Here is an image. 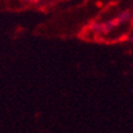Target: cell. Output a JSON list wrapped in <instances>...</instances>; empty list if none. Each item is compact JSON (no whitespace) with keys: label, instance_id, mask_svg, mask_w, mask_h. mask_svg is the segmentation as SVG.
I'll return each instance as SVG.
<instances>
[{"label":"cell","instance_id":"2","mask_svg":"<svg viewBox=\"0 0 133 133\" xmlns=\"http://www.w3.org/2000/svg\"><path fill=\"white\" fill-rule=\"evenodd\" d=\"M29 3H37V0H28Z\"/></svg>","mask_w":133,"mask_h":133},{"label":"cell","instance_id":"3","mask_svg":"<svg viewBox=\"0 0 133 133\" xmlns=\"http://www.w3.org/2000/svg\"><path fill=\"white\" fill-rule=\"evenodd\" d=\"M131 41H132V43H133V37H132V39H131Z\"/></svg>","mask_w":133,"mask_h":133},{"label":"cell","instance_id":"1","mask_svg":"<svg viewBox=\"0 0 133 133\" xmlns=\"http://www.w3.org/2000/svg\"><path fill=\"white\" fill-rule=\"evenodd\" d=\"M132 18H133L132 12H130V11H124V12H121V13H120L119 16L115 18V22H116V24L119 25V24H124V23L130 22Z\"/></svg>","mask_w":133,"mask_h":133}]
</instances>
